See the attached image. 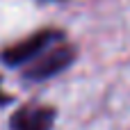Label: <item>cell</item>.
Masks as SVG:
<instances>
[{
  "mask_svg": "<svg viewBox=\"0 0 130 130\" xmlns=\"http://www.w3.org/2000/svg\"><path fill=\"white\" fill-rule=\"evenodd\" d=\"M7 103H11V96H9V94H5V91H2V87H0V105H7Z\"/></svg>",
  "mask_w": 130,
  "mask_h": 130,
  "instance_id": "obj_4",
  "label": "cell"
},
{
  "mask_svg": "<svg viewBox=\"0 0 130 130\" xmlns=\"http://www.w3.org/2000/svg\"><path fill=\"white\" fill-rule=\"evenodd\" d=\"M57 39H62V32L57 30H39L37 34H30L27 39L9 46L5 53H2V59L9 64V66H18V64H25V62H32L39 53L46 50L48 43H55Z\"/></svg>",
  "mask_w": 130,
  "mask_h": 130,
  "instance_id": "obj_2",
  "label": "cell"
},
{
  "mask_svg": "<svg viewBox=\"0 0 130 130\" xmlns=\"http://www.w3.org/2000/svg\"><path fill=\"white\" fill-rule=\"evenodd\" d=\"M55 110L46 105H25L11 117V130H50Z\"/></svg>",
  "mask_w": 130,
  "mask_h": 130,
  "instance_id": "obj_3",
  "label": "cell"
},
{
  "mask_svg": "<svg viewBox=\"0 0 130 130\" xmlns=\"http://www.w3.org/2000/svg\"><path fill=\"white\" fill-rule=\"evenodd\" d=\"M75 59V48L69 46V43H59L50 50H46L43 55L39 53L34 59H32V66L25 71V78L27 80H46V78H53L57 73H62L64 69H69Z\"/></svg>",
  "mask_w": 130,
  "mask_h": 130,
  "instance_id": "obj_1",
  "label": "cell"
}]
</instances>
